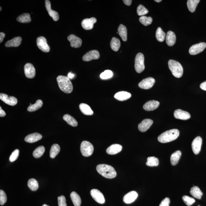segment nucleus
<instances>
[{"instance_id":"nucleus-34","label":"nucleus","mask_w":206,"mask_h":206,"mask_svg":"<svg viewBox=\"0 0 206 206\" xmlns=\"http://www.w3.org/2000/svg\"><path fill=\"white\" fill-rule=\"evenodd\" d=\"M17 21L21 23H29L31 21V16L29 13H24L18 16Z\"/></svg>"},{"instance_id":"nucleus-32","label":"nucleus","mask_w":206,"mask_h":206,"mask_svg":"<svg viewBox=\"0 0 206 206\" xmlns=\"http://www.w3.org/2000/svg\"><path fill=\"white\" fill-rule=\"evenodd\" d=\"M63 119L66 121L68 124L73 126V127H76L78 124V123H77V121L76 120L75 118H74L70 115L66 114L64 115Z\"/></svg>"},{"instance_id":"nucleus-41","label":"nucleus","mask_w":206,"mask_h":206,"mask_svg":"<svg viewBox=\"0 0 206 206\" xmlns=\"http://www.w3.org/2000/svg\"><path fill=\"white\" fill-rule=\"evenodd\" d=\"M28 185L30 190L33 191L37 190L39 188L38 182L34 179H31L29 180Z\"/></svg>"},{"instance_id":"nucleus-2","label":"nucleus","mask_w":206,"mask_h":206,"mask_svg":"<svg viewBox=\"0 0 206 206\" xmlns=\"http://www.w3.org/2000/svg\"><path fill=\"white\" fill-rule=\"evenodd\" d=\"M180 131L177 129H172L162 133L158 137V140L160 143H165L174 141L178 138Z\"/></svg>"},{"instance_id":"nucleus-53","label":"nucleus","mask_w":206,"mask_h":206,"mask_svg":"<svg viewBox=\"0 0 206 206\" xmlns=\"http://www.w3.org/2000/svg\"><path fill=\"white\" fill-rule=\"evenodd\" d=\"M6 112L3 110L1 107H0V116H1V117H4V116H6Z\"/></svg>"},{"instance_id":"nucleus-16","label":"nucleus","mask_w":206,"mask_h":206,"mask_svg":"<svg viewBox=\"0 0 206 206\" xmlns=\"http://www.w3.org/2000/svg\"><path fill=\"white\" fill-rule=\"evenodd\" d=\"M45 7L49 15L53 18L54 21H58L59 18V13L51 9V3L49 0L45 1Z\"/></svg>"},{"instance_id":"nucleus-1","label":"nucleus","mask_w":206,"mask_h":206,"mask_svg":"<svg viewBox=\"0 0 206 206\" xmlns=\"http://www.w3.org/2000/svg\"><path fill=\"white\" fill-rule=\"evenodd\" d=\"M57 80L59 87L63 92L67 94L70 93L72 92L73 86L68 77L60 75L57 77Z\"/></svg>"},{"instance_id":"nucleus-8","label":"nucleus","mask_w":206,"mask_h":206,"mask_svg":"<svg viewBox=\"0 0 206 206\" xmlns=\"http://www.w3.org/2000/svg\"><path fill=\"white\" fill-rule=\"evenodd\" d=\"M206 48V43H205L195 44L190 47L189 49V53L192 55H197L203 51Z\"/></svg>"},{"instance_id":"nucleus-7","label":"nucleus","mask_w":206,"mask_h":206,"mask_svg":"<svg viewBox=\"0 0 206 206\" xmlns=\"http://www.w3.org/2000/svg\"><path fill=\"white\" fill-rule=\"evenodd\" d=\"M37 46L40 49L44 52L50 51V46L47 43L46 39L43 36H40L37 38L36 40Z\"/></svg>"},{"instance_id":"nucleus-21","label":"nucleus","mask_w":206,"mask_h":206,"mask_svg":"<svg viewBox=\"0 0 206 206\" xmlns=\"http://www.w3.org/2000/svg\"><path fill=\"white\" fill-rule=\"evenodd\" d=\"M160 103L157 101L152 100L148 101L143 105V109L147 111L155 110L159 105Z\"/></svg>"},{"instance_id":"nucleus-31","label":"nucleus","mask_w":206,"mask_h":206,"mask_svg":"<svg viewBox=\"0 0 206 206\" xmlns=\"http://www.w3.org/2000/svg\"><path fill=\"white\" fill-rule=\"evenodd\" d=\"M71 199L75 206H80L82 200L80 196L75 192H73L70 194Z\"/></svg>"},{"instance_id":"nucleus-42","label":"nucleus","mask_w":206,"mask_h":206,"mask_svg":"<svg viewBox=\"0 0 206 206\" xmlns=\"http://www.w3.org/2000/svg\"><path fill=\"white\" fill-rule=\"evenodd\" d=\"M139 20L140 22L145 26L151 24L153 21L152 18L151 17L145 16L140 17Z\"/></svg>"},{"instance_id":"nucleus-18","label":"nucleus","mask_w":206,"mask_h":206,"mask_svg":"<svg viewBox=\"0 0 206 206\" xmlns=\"http://www.w3.org/2000/svg\"><path fill=\"white\" fill-rule=\"evenodd\" d=\"M174 115L176 119L186 120L190 118V113L181 109H177L174 113Z\"/></svg>"},{"instance_id":"nucleus-40","label":"nucleus","mask_w":206,"mask_h":206,"mask_svg":"<svg viewBox=\"0 0 206 206\" xmlns=\"http://www.w3.org/2000/svg\"><path fill=\"white\" fill-rule=\"evenodd\" d=\"M45 148L43 146H40L37 148L34 151L33 156L35 158H40L43 155L44 153Z\"/></svg>"},{"instance_id":"nucleus-51","label":"nucleus","mask_w":206,"mask_h":206,"mask_svg":"<svg viewBox=\"0 0 206 206\" xmlns=\"http://www.w3.org/2000/svg\"><path fill=\"white\" fill-rule=\"evenodd\" d=\"M5 36H6V35L5 33H2V32L0 33V43L2 42Z\"/></svg>"},{"instance_id":"nucleus-26","label":"nucleus","mask_w":206,"mask_h":206,"mask_svg":"<svg viewBox=\"0 0 206 206\" xmlns=\"http://www.w3.org/2000/svg\"><path fill=\"white\" fill-rule=\"evenodd\" d=\"M166 40L167 45L170 46H173L176 41V36L175 33L171 31L167 32L166 36Z\"/></svg>"},{"instance_id":"nucleus-36","label":"nucleus","mask_w":206,"mask_h":206,"mask_svg":"<svg viewBox=\"0 0 206 206\" xmlns=\"http://www.w3.org/2000/svg\"><path fill=\"white\" fill-rule=\"evenodd\" d=\"M43 104V102L41 100H38L36 101L35 104L29 106L27 109L30 112H33L38 110L42 107Z\"/></svg>"},{"instance_id":"nucleus-11","label":"nucleus","mask_w":206,"mask_h":206,"mask_svg":"<svg viewBox=\"0 0 206 206\" xmlns=\"http://www.w3.org/2000/svg\"><path fill=\"white\" fill-rule=\"evenodd\" d=\"M100 55L97 50H92L87 52L82 57V60L89 62L92 60H97L99 58Z\"/></svg>"},{"instance_id":"nucleus-12","label":"nucleus","mask_w":206,"mask_h":206,"mask_svg":"<svg viewBox=\"0 0 206 206\" xmlns=\"http://www.w3.org/2000/svg\"><path fill=\"white\" fill-rule=\"evenodd\" d=\"M202 140L200 136H197L193 140L192 143V147L194 154H198L201 151Z\"/></svg>"},{"instance_id":"nucleus-29","label":"nucleus","mask_w":206,"mask_h":206,"mask_svg":"<svg viewBox=\"0 0 206 206\" xmlns=\"http://www.w3.org/2000/svg\"><path fill=\"white\" fill-rule=\"evenodd\" d=\"M181 155V152L180 151H176L171 156L170 161L172 165H176L178 163Z\"/></svg>"},{"instance_id":"nucleus-23","label":"nucleus","mask_w":206,"mask_h":206,"mask_svg":"<svg viewBox=\"0 0 206 206\" xmlns=\"http://www.w3.org/2000/svg\"><path fill=\"white\" fill-rule=\"evenodd\" d=\"M131 97V94L130 93L126 91H120L116 93L114 96L115 98L120 101L127 100L130 98Z\"/></svg>"},{"instance_id":"nucleus-43","label":"nucleus","mask_w":206,"mask_h":206,"mask_svg":"<svg viewBox=\"0 0 206 206\" xmlns=\"http://www.w3.org/2000/svg\"><path fill=\"white\" fill-rule=\"evenodd\" d=\"M137 12L139 16H143L148 12V11L142 5H140L137 8Z\"/></svg>"},{"instance_id":"nucleus-6","label":"nucleus","mask_w":206,"mask_h":206,"mask_svg":"<svg viewBox=\"0 0 206 206\" xmlns=\"http://www.w3.org/2000/svg\"><path fill=\"white\" fill-rule=\"evenodd\" d=\"M144 57L142 53H139L136 55L135 59V69L138 73H141L145 69Z\"/></svg>"},{"instance_id":"nucleus-15","label":"nucleus","mask_w":206,"mask_h":206,"mask_svg":"<svg viewBox=\"0 0 206 206\" xmlns=\"http://www.w3.org/2000/svg\"><path fill=\"white\" fill-rule=\"evenodd\" d=\"M68 40L70 42L71 46L77 48L82 46V40L79 37L74 35H70L68 37Z\"/></svg>"},{"instance_id":"nucleus-30","label":"nucleus","mask_w":206,"mask_h":206,"mask_svg":"<svg viewBox=\"0 0 206 206\" xmlns=\"http://www.w3.org/2000/svg\"><path fill=\"white\" fill-rule=\"evenodd\" d=\"M190 194L194 197L198 199H201L203 195L201 190L197 186H194L190 189Z\"/></svg>"},{"instance_id":"nucleus-54","label":"nucleus","mask_w":206,"mask_h":206,"mask_svg":"<svg viewBox=\"0 0 206 206\" xmlns=\"http://www.w3.org/2000/svg\"><path fill=\"white\" fill-rule=\"evenodd\" d=\"M68 77L69 79H73L75 77V75L71 72L69 73L68 75Z\"/></svg>"},{"instance_id":"nucleus-28","label":"nucleus","mask_w":206,"mask_h":206,"mask_svg":"<svg viewBox=\"0 0 206 206\" xmlns=\"http://www.w3.org/2000/svg\"><path fill=\"white\" fill-rule=\"evenodd\" d=\"M118 33L123 41L127 40V30L124 25L121 24L118 28Z\"/></svg>"},{"instance_id":"nucleus-44","label":"nucleus","mask_w":206,"mask_h":206,"mask_svg":"<svg viewBox=\"0 0 206 206\" xmlns=\"http://www.w3.org/2000/svg\"><path fill=\"white\" fill-rule=\"evenodd\" d=\"M182 200L185 204L188 206L192 205L195 201V199L187 195H184L182 197Z\"/></svg>"},{"instance_id":"nucleus-39","label":"nucleus","mask_w":206,"mask_h":206,"mask_svg":"<svg viewBox=\"0 0 206 206\" xmlns=\"http://www.w3.org/2000/svg\"><path fill=\"white\" fill-rule=\"evenodd\" d=\"M166 36V34L161 28L159 27L157 28L156 33V37L158 41L163 42L165 40Z\"/></svg>"},{"instance_id":"nucleus-49","label":"nucleus","mask_w":206,"mask_h":206,"mask_svg":"<svg viewBox=\"0 0 206 206\" xmlns=\"http://www.w3.org/2000/svg\"><path fill=\"white\" fill-rule=\"evenodd\" d=\"M170 202V199L166 197L162 201L159 206H169Z\"/></svg>"},{"instance_id":"nucleus-33","label":"nucleus","mask_w":206,"mask_h":206,"mask_svg":"<svg viewBox=\"0 0 206 206\" xmlns=\"http://www.w3.org/2000/svg\"><path fill=\"white\" fill-rule=\"evenodd\" d=\"M121 46L120 41L119 39L114 37L111 39L110 42L111 49L115 52H117L119 50Z\"/></svg>"},{"instance_id":"nucleus-14","label":"nucleus","mask_w":206,"mask_h":206,"mask_svg":"<svg viewBox=\"0 0 206 206\" xmlns=\"http://www.w3.org/2000/svg\"><path fill=\"white\" fill-rule=\"evenodd\" d=\"M24 72L25 76L28 78H33L36 75L35 68L30 63H26L25 65Z\"/></svg>"},{"instance_id":"nucleus-22","label":"nucleus","mask_w":206,"mask_h":206,"mask_svg":"<svg viewBox=\"0 0 206 206\" xmlns=\"http://www.w3.org/2000/svg\"><path fill=\"white\" fill-rule=\"evenodd\" d=\"M42 138V135L39 133H33L26 136L25 140L27 143H32L40 141Z\"/></svg>"},{"instance_id":"nucleus-4","label":"nucleus","mask_w":206,"mask_h":206,"mask_svg":"<svg viewBox=\"0 0 206 206\" xmlns=\"http://www.w3.org/2000/svg\"><path fill=\"white\" fill-rule=\"evenodd\" d=\"M168 67L172 74L177 78L181 77L183 73V69L182 65L176 61L170 60L168 61Z\"/></svg>"},{"instance_id":"nucleus-24","label":"nucleus","mask_w":206,"mask_h":206,"mask_svg":"<svg viewBox=\"0 0 206 206\" xmlns=\"http://www.w3.org/2000/svg\"><path fill=\"white\" fill-rule=\"evenodd\" d=\"M122 146L118 144L111 145L107 148V152L108 154L115 155L117 154L122 151Z\"/></svg>"},{"instance_id":"nucleus-13","label":"nucleus","mask_w":206,"mask_h":206,"mask_svg":"<svg viewBox=\"0 0 206 206\" xmlns=\"http://www.w3.org/2000/svg\"><path fill=\"white\" fill-rule=\"evenodd\" d=\"M0 99L6 104L11 106L16 105L18 102L16 98L13 96H9L5 94H0Z\"/></svg>"},{"instance_id":"nucleus-19","label":"nucleus","mask_w":206,"mask_h":206,"mask_svg":"<svg viewBox=\"0 0 206 206\" xmlns=\"http://www.w3.org/2000/svg\"><path fill=\"white\" fill-rule=\"evenodd\" d=\"M138 197L137 192L135 191L128 192L123 197V201L126 204H129L134 202Z\"/></svg>"},{"instance_id":"nucleus-25","label":"nucleus","mask_w":206,"mask_h":206,"mask_svg":"<svg viewBox=\"0 0 206 206\" xmlns=\"http://www.w3.org/2000/svg\"><path fill=\"white\" fill-rule=\"evenodd\" d=\"M22 38L21 37H16L13 39L8 40L5 44V46L9 47H17L19 46L21 43Z\"/></svg>"},{"instance_id":"nucleus-38","label":"nucleus","mask_w":206,"mask_h":206,"mask_svg":"<svg viewBox=\"0 0 206 206\" xmlns=\"http://www.w3.org/2000/svg\"><path fill=\"white\" fill-rule=\"evenodd\" d=\"M147 166H157L159 165V160L158 158L155 157H150L147 159L146 163Z\"/></svg>"},{"instance_id":"nucleus-52","label":"nucleus","mask_w":206,"mask_h":206,"mask_svg":"<svg viewBox=\"0 0 206 206\" xmlns=\"http://www.w3.org/2000/svg\"><path fill=\"white\" fill-rule=\"evenodd\" d=\"M123 2L126 6H130L131 4L132 1H131V0H124V1H123Z\"/></svg>"},{"instance_id":"nucleus-35","label":"nucleus","mask_w":206,"mask_h":206,"mask_svg":"<svg viewBox=\"0 0 206 206\" xmlns=\"http://www.w3.org/2000/svg\"><path fill=\"white\" fill-rule=\"evenodd\" d=\"M200 0H188L187 2V6L189 11L191 12L195 11L197 5L200 2Z\"/></svg>"},{"instance_id":"nucleus-47","label":"nucleus","mask_w":206,"mask_h":206,"mask_svg":"<svg viewBox=\"0 0 206 206\" xmlns=\"http://www.w3.org/2000/svg\"><path fill=\"white\" fill-rule=\"evenodd\" d=\"M19 155V150L16 149L13 152L10 157L9 160L10 162H13L17 159Z\"/></svg>"},{"instance_id":"nucleus-3","label":"nucleus","mask_w":206,"mask_h":206,"mask_svg":"<svg viewBox=\"0 0 206 206\" xmlns=\"http://www.w3.org/2000/svg\"><path fill=\"white\" fill-rule=\"evenodd\" d=\"M96 169L100 174L105 178L112 179L116 176V171L115 169L110 165L100 164L97 165Z\"/></svg>"},{"instance_id":"nucleus-50","label":"nucleus","mask_w":206,"mask_h":206,"mask_svg":"<svg viewBox=\"0 0 206 206\" xmlns=\"http://www.w3.org/2000/svg\"><path fill=\"white\" fill-rule=\"evenodd\" d=\"M200 87L202 90L206 91V81L201 84Z\"/></svg>"},{"instance_id":"nucleus-56","label":"nucleus","mask_w":206,"mask_h":206,"mask_svg":"<svg viewBox=\"0 0 206 206\" xmlns=\"http://www.w3.org/2000/svg\"><path fill=\"white\" fill-rule=\"evenodd\" d=\"M42 206H49L46 205V204H44V205Z\"/></svg>"},{"instance_id":"nucleus-9","label":"nucleus","mask_w":206,"mask_h":206,"mask_svg":"<svg viewBox=\"0 0 206 206\" xmlns=\"http://www.w3.org/2000/svg\"><path fill=\"white\" fill-rule=\"evenodd\" d=\"M155 82V79L152 77L143 79L139 83V87L141 89H148L153 87Z\"/></svg>"},{"instance_id":"nucleus-20","label":"nucleus","mask_w":206,"mask_h":206,"mask_svg":"<svg viewBox=\"0 0 206 206\" xmlns=\"http://www.w3.org/2000/svg\"><path fill=\"white\" fill-rule=\"evenodd\" d=\"M153 123V121L151 119H144L138 125V129L142 132H144L151 127Z\"/></svg>"},{"instance_id":"nucleus-46","label":"nucleus","mask_w":206,"mask_h":206,"mask_svg":"<svg viewBox=\"0 0 206 206\" xmlns=\"http://www.w3.org/2000/svg\"><path fill=\"white\" fill-rule=\"evenodd\" d=\"M7 200V197L4 190H0V204L3 205L6 203Z\"/></svg>"},{"instance_id":"nucleus-45","label":"nucleus","mask_w":206,"mask_h":206,"mask_svg":"<svg viewBox=\"0 0 206 206\" xmlns=\"http://www.w3.org/2000/svg\"><path fill=\"white\" fill-rule=\"evenodd\" d=\"M113 72L110 70H106L101 74L100 77L103 79L110 78L112 77Z\"/></svg>"},{"instance_id":"nucleus-10","label":"nucleus","mask_w":206,"mask_h":206,"mask_svg":"<svg viewBox=\"0 0 206 206\" xmlns=\"http://www.w3.org/2000/svg\"><path fill=\"white\" fill-rule=\"evenodd\" d=\"M91 194L93 199L98 203L103 204L105 202L104 195L102 192L97 189H93L91 190Z\"/></svg>"},{"instance_id":"nucleus-17","label":"nucleus","mask_w":206,"mask_h":206,"mask_svg":"<svg viewBox=\"0 0 206 206\" xmlns=\"http://www.w3.org/2000/svg\"><path fill=\"white\" fill-rule=\"evenodd\" d=\"M96 18L92 17L86 18L82 20V27L85 30H90L94 27V25L97 22Z\"/></svg>"},{"instance_id":"nucleus-48","label":"nucleus","mask_w":206,"mask_h":206,"mask_svg":"<svg viewBox=\"0 0 206 206\" xmlns=\"http://www.w3.org/2000/svg\"><path fill=\"white\" fill-rule=\"evenodd\" d=\"M59 206H67L66 200L63 195L58 197Z\"/></svg>"},{"instance_id":"nucleus-37","label":"nucleus","mask_w":206,"mask_h":206,"mask_svg":"<svg viewBox=\"0 0 206 206\" xmlns=\"http://www.w3.org/2000/svg\"><path fill=\"white\" fill-rule=\"evenodd\" d=\"M60 147L58 144H54L51 147L50 152V156L52 158H55L60 152Z\"/></svg>"},{"instance_id":"nucleus-55","label":"nucleus","mask_w":206,"mask_h":206,"mask_svg":"<svg viewBox=\"0 0 206 206\" xmlns=\"http://www.w3.org/2000/svg\"><path fill=\"white\" fill-rule=\"evenodd\" d=\"M155 2H161L162 0H155Z\"/></svg>"},{"instance_id":"nucleus-27","label":"nucleus","mask_w":206,"mask_h":206,"mask_svg":"<svg viewBox=\"0 0 206 206\" xmlns=\"http://www.w3.org/2000/svg\"><path fill=\"white\" fill-rule=\"evenodd\" d=\"M79 109L82 114L86 115H92L94 114L93 111L88 105L82 103L79 105Z\"/></svg>"},{"instance_id":"nucleus-57","label":"nucleus","mask_w":206,"mask_h":206,"mask_svg":"<svg viewBox=\"0 0 206 206\" xmlns=\"http://www.w3.org/2000/svg\"><path fill=\"white\" fill-rule=\"evenodd\" d=\"M0 9H1V10H0V11H1V10H2V7H0Z\"/></svg>"},{"instance_id":"nucleus-5","label":"nucleus","mask_w":206,"mask_h":206,"mask_svg":"<svg viewBox=\"0 0 206 206\" xmlns=\"http://www.w3.org/2000/svg\"><path fill=\"white\" fill-rule=\"evenodd\" d=\"M80 150L82 155L89 157L93 152L94 148L92 143L87 141H84L81 143Z\"/></svg>"}]
</instances>
